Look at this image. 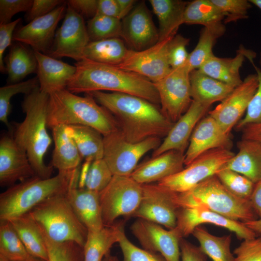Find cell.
Masks as SVG:
<instances>
[{
	"label": "cell",
	"instance_id": "20",
	"mask_svg": "<svg viewBox=\"0 0 261 261\" xmlns=\"http://www.w3.org/2000/svg\"><path fill=\"white\" fill-rule=\"evenodd\" d=\"M36 176L26 152L15 142L11 134L0 140V185L12 186Z\"/></svg>",
	"mask_w": 261,
	"mask_h": 261
},
{
	"label": "cell",
	"instance_id": "31",
	"mask_svg": "<svg viewBox=\"0 0 261 261\" xmlns=\"http://www.w3.org/2000/svg\"><path fill=\"white\" fill-rule=\"evenodd\" d=\"M31 256L48 261V252L41 229L29 213L8 220Z\"/></svg>",
	"mask_w": 261,
	"mask_h": 261
},
{
	"label": "cell",
	"instance_id": "7",
	"mask_svg": "<svg viewBox=\"0 0 261 261\" xmlns=\"http://www.w3.org/2000/svg\"><path fill=\"white\" fill-rule=\"evenodd\" d=\"M66 194L46 199L29 213L50 240L74 242L84 247L88 231L77 218Z\"/></svg>",
	"mask_w": 261,
	"mask_h": 261
},
{
	"label": "cell",
	"instance_id": "40",
	"mask_svg": "<svg viewBox=\"0 0 261 261\" xmlns=\"http://www.w3.org/2000/svg\"><path fill=\"white\" fill-rule=\"evenodd\" d=\"M38 86V79L35 77L0 88V120L7 126L10 134L12 133L13 129L8 121V117L11 111L10 101L12 97L19 93L27 95Z\"/></svg>",
	"mask_w": 261,
	"mask_h": 261
},
{
	"label": "cell",
	"instance_id": "8",
	"mask_svg": "<svg viewBox=\"0 0 261 261\" xmlns=\"http://www.w3.org/2000/svg\"><path fill=\"white\" fill-rule=\"evenodd\" d=\"M161 142L159 137H151L140 142L127 141L119 130L103 136V159L113 175L130 176L141 158L155 150Z\"/></svg>",
	"mask_w": 261,
	"mask_h": 261
},
{
	"label": "cell",
	"instance_id": "28",
	"mask_svg": "<svg viewBox=\"0 0 261 261\" xmlns=\"http://www.w3.org/2000/svg\"><path fill=\"white\" fill-rule=\"evenodd\" d=\"M237 147V154L223 168L233 170L257 183L261 179V143L241 139Z\"/></svg>",
	"mask_w": 261,
	"mask_h": 261
},
{
	"label": "cell",
	"instance_id": "42",
	"mask_svg": "<svg viewBox=\"0 0 261 261\" xmlns=\"http://www.w3.org/2000/svg\"><path fill=\"white\" fill-rule=\"evenodd\" d=\"M40 229L46 246L48 261H84L83 247L74 242H54Z\"/></svg>",
	"mask_w": 261,
	"mask_h": 261
},
{
	"label": "cell",
	"instance_id": "59",
	"mask_svg": "<svg viewBox=\"0 0 261 261\" xmlns=\"http://www.w3.org/2000/svg\"><path fill=\"white\" fill-rule=\"evenodd\" d=\"M93 160L87 159L80 171L79 178L78 182V187L79 188H85L86 181L89 171L91 164Z\"/></svg>",
	"mask_w": 261,
	"mask_h": 261
},
{
	"label": "cell",
	"instance_id": "33",
	"mask_svg": "<svg viewBox=\"0 0 261 261\" xmlns=\"http://www.w3.org/2000/svg\"><path fill=\"white\" fill-rule=\"evenodd\" d=\"M129 50L120 38L90 41L84 51L83 58L117 67L124 61Z\"/></svg>",
	"mask_w": 261,
	"mask_h": 261
},
{
	"label": "cell",
	"instance_id": "2",
	"mask_svg": "<svg viewBox=\"0 0 261 261\" xmlns=\"http://www.w3.org/2000/svg\"><path fill=\"white\" fill-rule=\"evenodd\" d=\"M74 66L76 72L66 87L72 93L110 91L136 96L160 104L154 84L139 74L85 58L76 61Z\"/></svg>",
	"mask_w": 261,
	"mask_h": 261
},
{
	"label": "cell",
	"instance_id": "4",
	"mask_svg": "<svg viewBox=\"0 0 261 261\" xmlns=\"http://www.w3.org/2000/svg\"><path fill=\"white\" fill-rule=\"evenodd\" d=\"M49 94L47 128L58 125H83L94 129L103 136L119 130L113 115L90 94L81 97L66 88Z\"/></svg>",
	"mask_w": 261,
	"mask_h": 261
},
{
	"label": "cell",
	"instance_id": "52",
	"mask_svg": "<svg viewBox=\"0 0 261 261\" xmlns=\"http://www.w3.org/2000/svg\"><path fill=\"white\" fill-rule=\"evenodd\" d=\"M18 18L6 24H0V70L6 72L3 61V54L6 48L11 45L13 40L14 30L20 21Z\"/></svg>",
	"mask_w": 261,
	"mask_h": 261
},
{
	"label": "cell",
	"instance_id": "57",
	"mask_svg": "<svg viewBox=\"0 0 261 261\" xmlns=\"http://www.w3.org/2000/svg\"><path fill=\"white\" fill-rule=\"evenodd\" d=\"M249 201L258 218H261V179L255 183Z\"/></svg>",
	"mask_w": 261,
	"mask_h": 261
},
{
	"label": "cell",
	"instance_id": "49",
	"mask_svg": "<svg viewBox=\"0 0 261 261\" xmlns=\"http://www.w3.org/2000/svg\"><path fill=\"white\" fill-rule=\"evenodd\" d=\"M233 254L234 261H261V236L243 240Z\"/></svg>",
	"mask_w": 261,
	"mask_h": 261
},
{
	"label": "cell",
	"instance_id": "47",
	"mask_svg": "<svg viewBox=\"0 0 261 261\" xmlns=\"http://www.w3.org/2000/svg\"><path fill=\"white\" fill-rule=\"evenodd\" d=\"M260 67L256 66L254 61L251 62L256 71L258 85L253 96L245 116L235 126L237 130H241L246 125L261 122V53L260 56Z\"/></svg>",
	"mask_w": 261,
	"mask_h": 261
},
{
	"label": "cell",
	"instance_id": "34",
	"mask_svg": "<svg viewBox=\"0 0 261 261\" xmlns=\"http://www.w3.org/2000/svg\"><path fill=\"white\" fill-rule=\"evenodd\" d=\"M122 224L104 226L97 231H88L84 246V261H102L113 245L118 243Z\"/></svg>",
	"mask_w": 261,
	"mask_h": 261
},
{
	"label": "cell",
	"instance_id": "23",
	"mask_svg": "<svg viewBox=\"0 0 261 261\" xmlns=\"http://www.w3.org/2000/svg\"><path fill=\"white\" fill-rule=\"evenodd\" d=\"M184 165V153L170 150L138 165L130 176L141 185L150 184L178 173Z\"/></svg>",
	"mask_w": 261,
	"mask_h": 261
},
{
	"label": "cell",
	"instance_id": "5",
	"mask_svg": "<svg viewBox=\"0 0 261 261\" xmlns=\"http://www.w3.org/2000/svg\"><path fill=\"white\" fill-rule=\"evenodd\" d=\"M80 168L69 172H58L48 178L37 176L14 184L0 194V219L10 220L29 213L52 197L65 194L78 185Z\"/></svg>",
	"mask_w": 261,
	"mask_h": 261
},
{
	"label": "cell",
	"instance_id": "14",
	"mask_svg": "<svg viewBox=\"0 0 261 261\" xmlns=\"http://www.w3.org/2000/svg\"><path fill=\"white\" fill-rule=\"evenodd\" d=\"M130 230L143 249L159 253L166 261H180V241L183 237L176 227L167 230L156 223L138 218Z\"/></svg>",
	"mask_w": 261,
	"mask_h": 261
},
{
	"label": "cell",
	"instance_id": "29",
	"mask_svg": "<svg viewBox=\"0 0 261 261\" xmlns=\"http://www.w3.org/2000/svg\"><path fill=\"white\" fill-rule=\"evenodd\" d=\"M192 101L210 106L222 102L235 88L202 72L194 70L190 72Z\"/></svg>",
	"mask_w": 261,
	"mask_h": 261
},
{
	"label": "cell",
	"instance_id": "36",
	"mask_svg": "<svg viewBox=\"0 0 261 261\" xmlns=\"http://www.w3.org/2000/svg\"><path fill=\"white\" fill-rule=\"evenodd\" d=\"M192 234L198 241L203 252L213 261H234L230 249L231 234L215 236L200 226L194 230Z\"/></svg>",
	"mask_w": 261,
	"mask_h": 261
},
{
	"label": "cell",
	"instance_id": "12",
	"mask_svg": "<svg viewBox=\"0 0 261 261\" xmlns=\"http://www.w3.org/2000/svg\"><path fill=\"white\" fill-rule=\"evenodd\" d=\"M89 42L84 18L67 4L64 20L56 31L47 55L57 59L70 58L79 61L83 58L84 51Z\"/></svg>",
	"mask_w": 261,
	"mask_h": 261
},
{
	"label": "cell",
	"instance_id": "16",
	"mask_svg": "<svg viewBox=\"0 0 261 261\" xmlns=\"http://www.w3.org/2000/svg\"><path fill=\"white\" fill-rule=\"evenodd\" d=\"M258 85L257 74H248L225 99L208 112L227 134H230L246 113Z\"/></svg>",
	"mask_w": 261,
	"mask_h": 261
},
{
	"label": "cell",
	"instance_id": "38",
	"mask_svg": "<svg viewBox=\"0 0 261 261\" xmlns=\"http://www.w3.org/2000/svg\"><path fill=\"white\" fill-rule=\"evenodd\" d=\"M224 16L211 0H194L188 3L183 24L210 26L222 22Z\"/></svg>",
	"mask_w": 261,
	"mask_h": 261
},
{
	"label": "cell",
	"instance_id": "51",
	"mask_svg": "<svg viewBox=\"0 0 261 261\" xmlns=\"http://www.w3.org/2000/svg\"><path fill=\"white\" fill-rule=\"evenodd\" d=\"M65 2L62 0H34L25 18L29 23L37 18L49 14Z\"/></svg>",
	"mask_w": 261,
	"mask_h": 261
},
{
	"label": "cell",
	"instance_id": "30",
	"mask_svg": "<svg viewBox=\"0 0 261 261\" xmlns=\"http://www.w3.org/2000/svg\"><path fill=\"white\" fill-rule=\"evenodd\" d=\"M149 2L159 21V41L176 35L179 27L183 24L188 2L181 0H149Z\"/></svg>",
	"mask_w": 261,
	"mask_h": 261
},
{
	"label": "cell",
	"instance_id": "10",
	"mask_svg": "<svg viewBox=\"0 0 261 261\" xmlns=\"http://www.w3.org/2000/svg\"><path fill=\"white\" fill-rule=\"evenodd\" d=\"M231 150H210L195 159L181 171L158 182V184L172 191L181 193L215 175L234 156Z\"/></svg>",
	"mask_w": 261,
	"mask_h": 261
},
{
	"label": "cell",
	"instance_id": "37",
	"mask_svg": "<svg viewBox=\"0 0 261 261\" xmlns=\"http://www.w3.org/2000/svg\"><path fill=\"white\" fill-rule=\"evenodd\" d=\"M71 134L81 158L92 160L103 159V136L94 129L83 125H70Z\"/></svg>",
	"mask_w": 261,
	"mask_h": 261
},
{
	"label": "cell",
	"instance_id": "11",
	"mask_svg": "<svg viewBox=\"0 0 261 261\" xmlns=\"http://www.w3.org/2000/svg\"><path fill=\"white\" fill-rule=\"evenodd\" d=\"M190 72L186 64L172 69L164 77L154 83L159 95L161 110L173 123L187 111L192 102Z\"/></svg>",
	"mask_w": 261,
	"mask_h": 261
},
{
	"label": "cell",
	"instance_id": "6",
	"mask_svg": "<svg viewBox=\"0 0 261 261\" xmlns=\"http://www.w3.org/2000/svg\"><path fill=\"white\" fill-rule=\"evenodd\" d=\"M174 201L178 208L204 207L230 219L244 223L259 218L249 200L231 193L216 174L188 191L174 192Z\"/></svg>",
	"mask_w": 261,
	"mask_h": 261
},
{
	"label": "cell",
	"instance_id": "25",
	"mask_svg": "<svg viewBox=\"0 0 261 261\" xmlns=\"http://www.w3.org/2000/svg\"><path fill=\"white\" fill-rule=\"evenodd\" d=\"M37 61V78L41 91L50 94L66 88L76 72L75 66L44 53L34 51Z\"/></svg>",
	"mask_w": 261,
	"mask_h": 261
},
{
	"label": "cell",
	"instance_id": "15",
	"mask_svg": "<svg viewBox=\"0 0 261 261\" xmlns=\"http://www.w3.org/2000/svg\"><path fill=\"white\" fill-rule=\"evenodd\" d=\"M174 37L159 41L141 51L130 49L124 61L117 67L139 74L153 83L157 82L172 70L168 61V47Z\"/></svg>",
	"mask_w": 261,
	"mask_h": 261
},
{
	"label": "cell",
	"instance_id": "63",
	"mask_svg": "<svg viewBox=\"0 0 261 261\" xmlns=\"http://www.w3.org/2000/svg\"><path fill=\"white\" fill-rule=\"evenodd\" d=\"M249 1L253 5H255L261 10V0H249Z\"/></svg>",
	"mask_w": 261,
	"mask_h": 261
},
{
	"label": "cell",
	"instance_id": "60",
	"mask_svg": "<svg viewBox=\"0 0 261 261\" xmlns=\"http://www.w3.org/2000/svg\"><path fill=\"white\" fill-rule=\"evenodd\" d=\"M244 223L247 228L254 232L257 236L261 235V218Z\"/></svg>",
	"mask_w": 261,
	"mask_h": 261
},
{
	"label": "cell",
	"instance_id": "24",
	"mask_svg": "<svg viewBox=\"0 0 261 261\" xmlns=\"http://www.w3.org/2000/svg\"><path fill=\"white\" fill-rule=\"evenodd\" d=\"M66 196L81 222L88 231L101 230L104 226L99 192L78 185L72 187Z\"/></svg>",
	"mask_w": 261,
	"mask_h": 261
},
{
	"label": "cell",
	"instance_id": "17",
	"mask_svg": "<svg viewBox=\"0 0 261 261\" xmlns=\"http://www.w3.org/2000/svg\"><path fill=\"white\" fill-rule=\"evenodd\" d=\"M67 7L65 2L49 14L22 26L14 34L13 40L29 45L34 51L47 55L54 42L57 25L64 17Z\"/></svg>",
	"mask_w": 261,
	"mask_h": 261
},
{
	"label": "cell",
	"instance_id": "21",
	"mask_svg": "<svg viewBox=\"0 0 261 261\" xmlns=\"http://www.w3.org/2000/svg\"><path fill=\"white\" fill-rule=\"evenodd\" d=\"M232 146L230 134L225 133L218 122L208 114L198 123L193 131L184 154L185 165H188L198 157L210 150H231Z\"/></svg>",
	"mask_w": 261,
	"mask_h": 261
},
{
	"label": "cell",
	"instance_id": "27",
	"mask_svg": "<svg viewBox=\"0 0 261 261\" xmlns=\"http://www.w3.org/2000/svg\"><path fill=\"white\" fill-rule=\"evenodd\" d=\"M51 129L55 146L50 165L58 172L72 171L79 168L82 158L69 126L58 125Z\"/></svg>",
	"mask_w": 261,
	"mask_h": 261
},
{
	"label": "cell",
	"instance_id": "50",
	"mask_svg": "<svg viewBox=\"0 0 261 261\" xmlns=\"http://www.w3.org/2000/svg\"><path fill=\"white\" fill-rule=\"evenodd\" d=\"M33 2L32 0H0V24L11 22L13 16L19 12H27Z\"/></svg>",
	"mask_w": 261,
	"mask_h": 261
},
{
	"label": "cell",
	"instance_id": "64",
	"mask_svg": "<svg viewBox=\"0 0 261 261\" xmlns=\"http://www.w3.org/2000/svg\"><path fill=\"white\" fill-rule=\"evenodd\" d=\"M0 261H10L2 255H0Z\"/></svg>",
	"mask_w": 261,
	"mask_h": 261
},
{
	"label": "cell",
	"instance_id": "22",
	"mask_svg": "<svg viewBox=\"0 0 261 261\" xmlns=\"http://www.w3.org/2000/svg\"><path fill=\"white\" fill-rule=\"evenodd\" d=\"M210 105L192 101L187 111L174 123L163 141L152 153V158L170 150L185 154L198 123L209 112Z\"/></svg>",
	"mask_w": 261,
	"mask_h": 261
},
{
	"label": "cell",
	"instance_id": "61",
	"mask_svg": "<svg viewBox=\"0 0 261 261\" xmlns=\"http://www.w3.org/2000/svg\"><path fill=\"white\" fill-rule=\"evenodd\" d=\"M102 261H119L118 258L111 254L110 252L108 253L103 258Z\"/></svg>",
	"mask_w": 261,
	"mask_h": 261
},
{
	"label": "cell",
	"instance_id": "43",
	"mask_svg": "<svg viewBox=\"0 0 261 261\" xmlns=\"http://www.w3.org/2000/svg\"><path fill=\"white\" fill-rule=\"evenodd\" d=\"M216 175L223 185L234 195L249 200L255 183L244 175L233 170L222 168Z\"/></svg>",
	"mask_w": 261,
	"mask_h": 261
},
{
	"label": "cell",
	"instance_id": "53",
	"mask_svg": "<svg viewBox=\"0 0 261 261\" xmlns=\"http://www.w3.org/2000/svg\"><path fill=\"white\" fill-rule=\"evenodd\" d=\"M181 261H206L207 256L200 246H197L184 238L180 241Z\"/></svg>",
	"mask_w": 261,
	"mask_h": 261
},
{
	"label": "cell",
	"instance_id": "1",
	"mask_svg": "<svg viewBox=\"0 0 261 261\" xmlns=\"http://www.w3.org/2000/svg\"><path fill=\"white\" fill-rule=\"evenodd\" d=\"M88 94L114 117L125 139L137 143L151 137L166 136L174 123L152 102L120 92L96 91Z\"/></svg>",
	"mask_w": 261,
	"mask_h": 261
},
{
	"label": "cell",
	"instance_id": "45",
	"mask_svg": "<svg viewBox=\"0 0 261 261\" xmlns=\"http://www.w3.org/2000/svg\"><path fill=\"white\" fill-rule=\"evenodd\" d=\"M114 175L103 159L94 160L90 165L85 188L100 192L111 181Z\"/></svg>",
	"mask_w": 261,
	"mask_h": 261
},
{
	"label": "cell",
	"instance_id": "41",
	"mask_svg": "<svg viewBox=\"0 0 261 261\" xmlns=\"http://www.w3.org/2000/svg\"><path fill=\"white\" fill-rule=\"evenodd\" d=\"M90 42L120 38L121 20L118 18L96 14L87 25Z\"/></svg>",
	"mask_w": 261,
	"mask_h": 261
},
{
	"label": "cell",
	"instance_id": "58",
	"mask_svg": "<svg viewBox=\"0 0 261 261\" xmlns=\"http://www.w3.org/2000/svg\"><path fill=\"white\" fill-rule=\"evenodd\" d=\"M119 9V18L121 20L126 16L136 5L137 0H116Z\"/></svg>",
	"mask_w": 261,
	"mask_h": 261
},
{
	"label": "cell",
	"instance_id": "13",
	"mask_svg": "<svg viewBox=\"0 0 261 261\" xmlns=\"http://www.w3.org/2000/svg\"><path fill=\"white\" fill-rule=\"evenodd\" d=\"M140 204L131 216L162 225L169 230L176 226L179 208L174 201V192L158 184H144Z\"/></svg>",
	"mask_w": 261,
	"mask_h": 261
},
{
	"label": "cell",
	"instance_id": "39",
	"mask_svg": "<svg viewBox=\"0 0 261 261\" xmlns=\"http://www.w3.org/2000/svg\"><path fill=\"white\" fill-rule=\"evenodd\" d=\"M0 255L10 261H20L30 255L10 221L0 219Z\"/></svg>",
	"mask_w": 261,
	"mask_h": 261
},
{
	"label": "cell",
	"instance_id": "3",
	"mask_svg": "<svg viewBox=\"0 0 261 261\" xmlns=\"http://www.w3.org/2000/svg\"><path fill=\"white\" fill-rule=\"evenodd\" d=\"M49 98V94L41 91L39 86L26 95L21 103L25 119L16 124L11 134L26 152L36 176L44 179L52 177L54 168L44 162V155L52 143L47 131Z\"/></svg>",
	"mask_w": 261,
	"mask_h": 261
},
{
	"label": "cell",
	"instance_id": "46",
	"mask_svg": "<svg viewBox=\"0 0 261 261\" xmlns=\"http://www.w3.org/2000/svg\"><path fill=\"white\" fill-rule=\"evenodd\" d=\"M224 16V23L236 22L247 18L252 4L247 0H211Z\"/></svg>",
	"mask_w": 261,
	"mask_h": 261
},
{
	"label": "cell",
	"instance_id": "19",
	"mask_svg": "<svg viewBox=\"0 0 261 261\" xmlns=\"http://www.w3.org/2000/svg\"><path fill=\"white\" fill-rule=\"evenodd\" d=\"M121 37L134 51L148 48L159 42V31L145 1L136 4L121 20Z\"/></svg>",
	"mask_w": 261,
	"mask_h": 261
},
{
	"label": "cell",
	"instance_id": "26",
	"mask_svg": "<svg viewBox=\"0 0 261 261\" xmlns=\"http://www.w3.org/2000/svg\"><path fill=\"white\" fill-rule=\"evenodd\" d=\"M256 56L254 51L241 45L234 58H223L215 55L198 70L211 77L235 87L243 81L240 69L245 58H247L251 62Z\"/></svg>",
	"mask_w": 261,
	"mask_h": 261
},
{
	"label": "cell",
	"instance_id": "35",
	"mask_svg": "<svg viewBox=\"0 0 261 261\" xmlns=\"http://www.w3.org/2000/svg\"><path fill=\"white\" fill-rule=\"evenodd\" d=\"M225 26L222 22L204 27L202 29L196 46L189 53L187 65L190 72L199 69L215 56L213 47L217 40L225 33Z\"/></svg>",
	"mask_w": 261,
	"mask_h": 261
},
{
	"label": "cell",
	"instance_id": "32",
	"mask_svg": "<svg viewBox=\"0 0 261 261\" xmlns=\"http://www.w3.org/2000/svg\"><path fill=\"white\" fill-rule=\"evenodd\" d=\"M8 80L11 83L21 82L28 75L37 72V61L32 49L19 42L11 45L5 60Z\"/></svg>",
	"mask_w": 261,
	"mask_h": 261
},
{
	"label": "cell",
	"instance_id": "55",
	"mask_svg": "<svg viewBox=\"0 0 261 261\" xmlns=\"http://www.w3.org/2000/svg\"><path fill=\"white\" fill-rule=\"evenodd\" d=\"M97 14L119 19V9L116 0H98Z\"/></svg>",
	"mask_w": 261,
	"mask_h": 261
},
{
	"label": "cell",
	"instance_id": "56",
	"mask_svg": "<svg viewBox=\"0 0 261 261\" xmlns=\"http://www.w3.org/2000/svg\"><path fill=\"white\" fill-rule=\"evenodd\" d=\"M241 131L242 139L253 140L261 143V122L246 125Z\"/></svg>",
	"mask_w": 261,
	"mask_h": 261
},
{
	"label": "cell",
	"instance_id": "54",
	"mask_svg": "<svg viewBox=\"0 0 261 261\" xmlns=\"http://www.w3.org/2000/svg\"><path fill=\"white\" fill-rule=\"evenodd\" d=\"M67 4L84 17H93L97 13L98 0H69Z\"/></svg>",
	"mask_w": 261,
	"mask_h": 261
},
{
	"label": "cell",
	"instance_id": "48",
	"mask_svg": "<svg viewBox=\"0 0 261 261\" xmlns=\"http://www.w3.org/2000/svg\"><path fill=\"white\" fill-rule=\"evenodd\" d=\"M189 39L180 34L175 35L170 41L168 47V58L171 68L176 69L185 65L189 53L187 50Z\"/></svg>",
	"mask_w": 261,
	"mask_h": 261
},
{
	"label": "cell",
	"instance_id": "9",
	"mask_svg": "<svg viewBox=\"0 0 261 261\" xmlns=\"http://www.w3.org/2000/svg\"><path fill=\"white\" fill-rule=\"evenodd\" d=\"M99 194L103 224L109 226L120 216H132L140 204L142 186L130 176L114 175Z\"/></svg>",
	"mask_w": 261,
	"mask_h": 261
},
{
	"label": "cell",
	"instance_id": "44",
	"mask_svg": "<svg viewBox=\"0 0 261 261\" xmlns=\"http://www.w3.org/2000/svg\"><path fill=\"white\" fill-rule=\"evenodd\" d=\"M118 243L123 254L122 261H166L160 254L140 248L132 244L125 234L123 223Z\"/></svg>",
	"mask_w": 261,
	"mask_h": 261
},
{
	"label": "cell",
	"instance_id": "18",
	"mask_svg": "<svg viewBox=\"0 0 261 261\" xmlns=\"http://www.w3.org/2000/svg\"><path fill=\"white\" fill-rule=\"evenodd\" d=\"M176 218V228L183 238L192 234L197 227L203 223H210L225 228L234 232L240 239L258 236L243 222L230 219L204 207L179 208Z\"/></svg>",
	"mask_w": 261,
	"mask_h": 261
},
{
	"label": "cell",
	"instance_id": "62",
	"mask_svg": "<svg viewBox=\"0 0 261 261\" xmlns=\"http://www.w3.org/2000/svg\"><path fill=\"white\" fill-rule=\"evenodd\" d=\"M20 261H46L42 259L41 258H39L35 257L30 255L27 259L24 260Z\"/></svg>",
	"mask_w": 261,
	"mask_h": 261
}]
</instances>
